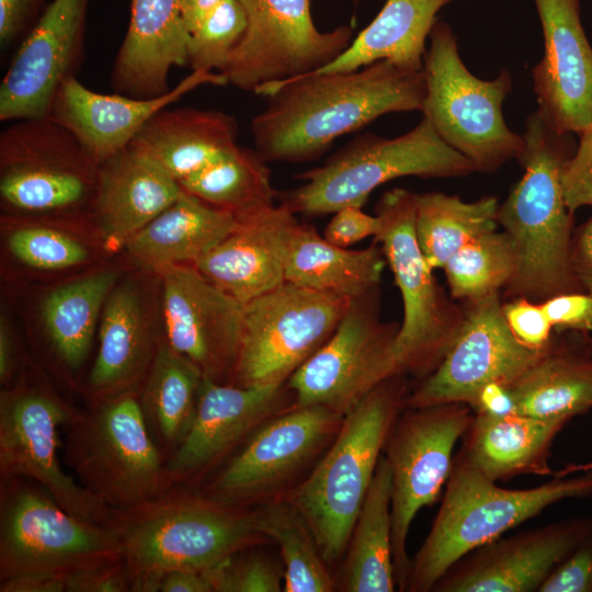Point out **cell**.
I'll return each mask as SVG.
<instances>
[{"label":"cell","instance_id":"52","mask_svg":"<svg viewBox=\"0 0 592 592\" xmlns=\"http://www.w3.org/2000/svg\"><path fill=\"white\" fill-rule=\"evenodd\" d=\"M570 262L582 289L592 295V216L573 229Z\"/></svg>","mask_w":592,"mask_h":592},{"label":"cell","instance_id":"10","mask_svg":"<svg viewBox=\"0 0 592 592\" xmlns=\"http://www.w3.org/2000/svg\"><path fill=\"white\" fill-rule=\"evenodd\" d=\"M423 58L422 114L437 135L466 157L475 171L493 173L523 150V137L505 124L502 104L512 90L506 69L492 80L473 75L463 62L452 27L437 21Z\"/></svg>","mask_w":592,"mask_h":592},{"label":"cell","instance_id":"27","mask_svg":"<svg viewBox=\"0 0 592 592\" xmlns=\"http://www.w3.org/2000/svg\"><path fill=\"white\" fill-rule=\"evenodd\" d=\"M182 192L174 178L132 145L101 162L91 220L104 249H124Z\"/></svg>","mask_w":592,"mask_h":592},{"label":"cell","instance_id":"28","mask_svg":"<svg viewBox=\"0 0 592 592\" xmlns=\"http://www.w3.org/2000/svg\"><path fill=\"white\" fill-rule=\"evenodd\" d=\"M190 32L180 0H130V16L111 72L116 93L137 99L171 90L173 67L187 66Z\"/></svg>","mask_w":592,"mask_h":592},{"label":"cell","instance_id":"55","mask_svg":"<svg viewBox=\"0 0 592 592\" xmlns=\"http://www.w3.org/2000/svg\"><path fill=\"white\" fill-rule=\"evenodd\" d=\"M161 592H214L207 571L180 570L167 573L160 583Z\"/></svg>","mask_w":592,"mask_h":592},{"label":"cell","instance_id":"23","mask_svg":"<svg viewBox=\"0 0 592 592\" xmlns=\"http://www.w3.org/2000/svg\"><path fill=\"white\" fill-rule=\"evenodd\" d=\"M544 54L532 69L538 113L561 135L592 125V47L581 23L580 0H533Z\"/></svg>","mask_w":592,"mask_h":592},{"label":"cell","instance_id":"20","mask_svg":"<svg viewBox=\"0 0 592 592\" xmlns=\"http://www.w3.org/2000/svg\"><path fill=\"white\" fill-rule=\"evenodd\" d=\"M90 0H53L21 42L0 84V121L50 115L59 88L84 58Z\"/></svg>","mask_w":592,"mask_h":592},{"label":"cell","instance_id":"43","mask_svg":"<svg viewBox=\"0 0 592 592\" xmlns=\"http://www.w3.org/2000/svg\"><path fill=\"white\" fill-rule=\"evenodd\" d=\"M247 29L246 11L239 0H223L190 32L187 66L192 71L218 72Z\"/></svg>","mask_w":592,"mask_h":592},{"label":"cell","instance_id":"30","mask_svg":"<svg viewBox=\"0 0 592 592\" xmlns=\"http://www.w3.org/2000/svg\"><path fill=\"white\" fill-rule=\"evenodd\" d=\"M121 278L116 269H101L65 282L43 299L42 320L53 369L81 389L105 300Z\"/></svg>","mask_w":592,"mask_h":592},{"label":"cell","instance_id":"1","mask_svg":"<svg viewBox=\"0 0 592 592\" xmlns=\"http://www.w3.org/2000/svg\"><path fill=\"white\" fill-rule=\"evenodd\" d=\"M266 106L250 130L265 161L300 163L319 158L344 134L392 112L423 110V70L380 60L343 72H312L260 89Z\"/></svg>","mask_w":592,"mask_h":592},{"label":"cell","instance_id":"14","mask_svg":"<svg viewBox=\"0 0 592 592\" xmlns=\"http://www.w3.org/2000/svg\"><path fill=\"white\" fill-rule=\"evenodd\" d=\"M351 300L284 282L243 304V334L230 383H286L330 339Z\"/></svg>","mask_w":592,"mask_h":592},{"label":"cell","instance_id":"32","mask_svg":"<svg viewBox=\"0 0 592 592\" xmlns=\"http://www.w3.org/2000/svg\"><path fill=\"white\" fill-rule=\"evenodd\" d=\"M237 137L235 117L223 111L168 106L145 124L130 145L180 182L235 149Z\"/></svg>","mask_w":592,"mask_h":592},{"label":"cell","instance_id":"25","mask_svg":"<svg viewBox=\"0 0 592 592\" xmlns=\"http://www.w3.org/2000/svg\"><path fill=\"white\" fill-rule=\"evenodd\" d=\"M203 84L224 82L217 72L192 71L169 92L137 99L99 93L72 77L59 88L49 116L71 130L100 164L129 146L153 115Z\"/></svg>","mask_w":592,"mask_h":592},{"label":"cell","instance_id":"39","mask_svg":"<svg viewBox=\"0 0 592 592\" xmlns=\"http://www.w3.org/2000/svg\"><path fill=\"white\" fill-rule=\"evenodd\" d=\"M415 236L420 249L434 269H442L463 246L497 229L499 201L487 195L464 202L441 192L414 193Z\"/></svg>","mask_w":592,"mask_h":592},{"label":"cell","instance_id":"35","mask_svg":"<svg viewBox=\"0 0 592 592\" xmlns=\"http://www.w3.org/2000/svg\"><path fill=\"white\" fill-rule=\"evenodd\" d=\"M387 265L377 241L362 250L338 247L309 224L298 223L288 250L285 282L356 298L379 286Z\"/></svg>","mask_w":592,"mask_h":592},{"label":"cell","instance_id":"17","mask_svg":"<svg viewBox=\"0 0 592 592\" xmlns=\"http://www.w3.org/2000/svg\"><path fill=\"white\" fill-rule=\"evenodd\" d=\"M343 419L319 405L272 415L200 491L239 508L266 502L328 448Z\"/></svg>","mask_w":592,"mask_h":592},{"label":"cell","instance_id":"26","mask_svg":"<svg viewBox=\"0 0 592 592\" xmlns=\"http://www.w3.org/2000/svg\"><path fill=\"white\" fill-rule=\"evenodd\" d=\"M296 214L282 204L239 220L238 227L193 266L246 304L285 282Z\"/></svg>","mask_w":592,"mask_h":592},{"label":"cell","instance_id":"49","mask_svg":"<svg viewBox=\"0 0 592 592\" xmlns=\"http://www.w3.org/2000/svg\"><path fill=\"white\" fill-rule=\"evenodd\" d=\"M555 332L592 333V295L585 292L563 293L543 303Z\"/></svg>","mask_w":592,"mask_h":592},{"label":"cell","instance_id":"48","mask_svg":"<svg viewBox=\"0 0 592 592\" xmlns=\"http://www.w3.org/2000/svg\"><path fill=\"white\" fill-rule=\"evenodd\" d=\"M538 592H592V533L549 574Z\"/></svg>","mask_w":592,"mask_h":592},{"label":"cell","instance_id":"31","mask_svg":"<svg viewBox=\"0 0 592 592\" xmlns=\"http://www.w3.org/2000/svg\"><path fill=\"white\" fill-rule=\"evenodd\" d=\"M588 334L555 332L539 357L508 388L515 413L565 419L592 408V352Z\"/></svg>","mask_w":592,"mask_h":592},{"label":"cell","instance_id":"16","mask_svg":"<svg viewBox=\"0 0 592 592\" xmlns=\"http://www.w3.org/2000/svg\"><path fill=\"white\" fill-rule=\"evenodd\" d=\"M400 323L380 319L379 286L353 298L330 339L287 379L294 406L319 405L345 415L392 376Z\"/></svg>","mask_w":592,"mask_h":592},{"label":"cell","instance_id":"58","mask_svg":"<svg viewBox=\"0 0 592 592\" xmlns=\"http://www.w3.org/2000/svg\"><path fill=\"white\" fill-rule=\"evenodd\" d=\"M587 340H588L589 348H590V350H591V352H592V335H591V334H588Z\"/></svg>","mask_w":592,"mask_h":592},{"label":"cell","instance_id":"59","mask_svg":"<svg viewBox=\"0 0 592 592\" xmlns=\"http://www.w3.org/2000/svg\"><path fill=\"white\" fill-rule=\"evenodd\" d=\"M362 0H353L355 4L360 3Z\"/></svg>","mask_w":592,"mask_h":592},{"label":"cell","instance_id":"51","mask_svg":"<svg viewBox=\"0 0 592 592\" xmlns=\"http://www.w3.org/2000/svg\"><path fill=\"white\" fill-rule=\"evenodd\" d=\"M46 0H0V46L24 39L45 10Z\"/></svg>","mask_w":592,"mask_h":592},{"label":"cell","instance_id":"29","mask_svg":"<svg viewBox=\"0 0 592 592\" xmlns=\"http://www.w3.org/2000/svg\"><path fill=\"white\" fill-rule=\"evenodd\" d=\"M569 421L520 413H475L454 458L492 481L521 475L550 476L553 443Z\"/></svg>","mask_w":592,"mask_h":592},{"label":"cell","instance_id":"21","mask_svg":"<svg viewBox=\"0 0 592 592\" xmlns=\"http://www.w3.org/2000/svg\"><path fill=\"white\" fill-rule=\"evenodd\" d=\"M592 533V517H568L501 536L459 558L434 592H538L549 574Z\"/></svg>","mask_w":592,"mask_h":592},{"label":"cell","instance_id":"2","mask_svg":"<svg viewBox=\"0 0 592 592\" xmlns=\"http://www.w3.org/2000/svg\"><path fill=\"white\" fill-rule=\"evenodd\" d=\"M130 574V592H157L172 571H207L267 539L254 510L213 499L190 486H172L141 503L109 509Z\"/></svg>","mask_w":592,"mask_h":592},{"label":"cell","instance_id":"53","mask_svg":"<svg viewBox=\"0 0 592 592\" xmlns=\"http://www.w3.org/2000/svg\"><path fill=\"white\" fill-rule=\"evenodd\" d=\"M0 592H66V574L31 572L0 580Z\"/></svg>","mask_w":592,"mask_h":592},{"label":"cell","instance_id":"5","mask_svg":"<svg viewBox=\"0 0 592 592\" xmlns=\"http://www.w3.org/2000/svg\"><path fill=\"white\" fill-rule=\"evenodd\" d=\"M592 497V471L506 489L454 460L440 509L410 559L406 591L430 592L459 558L567 499Z\"/></svg>","mask_w":592,"mask_h":592},{"label":"cell","instance_id":"22","mask_svg":"<svg viewBox=\"0 0 592 592\" xmlns=\"http://www.w3.org/2000/svg\"><path fill=\"white\" fill-rule=\"evenodd\" d=\"M289 402L294 405V397L286 383L240 386L203 378L191 429L164 463L168 487H193Z\"/></svg>","mask_w":592,"mask_h":592},{"label":"cell","instance_id":"42","mask_svg":"<svg viewBox=\"0 0 592 592\" xmlns=\"http://www.w3.org/2000/svg\"><path fill=\"white\" fill-rule=\"evenodd\" d=\"M4 221L10 254L30 269L64 271L83 265L91 257L82 240L59 226L65 220L5 216Z\"/></svg>","mask_w":592,"mask_h":592},{"label":"cell","instance_id":"37","mask_svg":"<svg viewBox=\"0 0 592 592\" xmlns=\"http://www.w3.org/2000/svg\"><path fill=\"white\" fill-rule=\"evenodd\" d=\"M391 526V476L383 454L352 530L342 571L343 591L396 590Z\"/></svg>","mask_w":592,"mask_h":592},{"label":"cell","instance_id":"9","mask_svg":"<svg viewBox=\"0 0 592 592\" xmlns=\"http://www.w3.org/2000/svg\"><path fill=\"white\" fill-rule=\"evenodd\" d=\"M13 122L0 134V200L7 216L91 219L100 164L50 116Z\"/></svg>","mask_w":592,"mask_h":592},{"label":"cell","instance_id":"34","mask_svg":"<svg viewBox=\"0 0 592 592\" xmlns=\"http://www.w3.org/2000/svg\"><path fill=\"white\" fill-rule=\"evenodd\" d=\"M452 1L386 0L375 19L349 47L315 72L353 71L380 60L409 70H422L425 41L437 22V12Z\"/></svg>","mask_w":592,"mask_h":592},{"label":"cell","instance_id":"40","mask_svg":"<svg viewBox=\"0 0 592 592\" xmlns=\"http://www.w3.org/2000/svg\"><path fill=\"white\" fill-rule=\"evenodd\" d=\"M260 532L280 547L285 592H329L334 588L328 563L299 512L285 499L254 510Z\"/></svg>","mask_w":592,"mask_h":592},{"label":"cell","instance_id":"13","mask_svg":"<svg viewBox=\"0 0 592 592\" xmlns=\"http://www.w3.org/2000/svg\"><path fill=\"white\" fill-rule=\"evenodd\" d=\"M474 415L464 402L405 408L387 437L384 456L391 476V544L399 591L407 588L411 523L422 508L436 501L446 485L454 447Z\"/></svg>","mask_w":592,"mask_h":592},{"label":"cell","instance_id":"38","mask_svg":"<svg viewBox=\"0 0 592 592\" xmlns=\"http://www.w3.org/2000/svg\"><path fill=\"white\" fill-rule=\"evenodd\" d=\"M266 163L255 149L237 146L179 184L184 192L242 220L274 206L277 191Z\"/></svg>","mask_w":592,"mask_h":592},{"label":"cell","instance_id":"19","mask_svg":"<svg viewBox=\"0 0 592 592\" xmlns=\"http://www.w3.org/2000/svg\"><path fill=\"white\" fill-rule=\"evenodd\" d=\"M156 275L164 340L204 378L230 383L243 334V304L193 265L168 266Z\"/></svg>","mask_w":592,"mask_h":592},{"label":"cell","instance_id":"44","mask_svg":"<svg viewBox=\"0 0 592 592\" xmlns=\"http://www.w3.org/2000/svg\"><path fill=\"white\" fill-rule=\"evenodd\" d=\"M250 548L236 553L207 570L214 592H278L282 590V567L267 556L249 551Z\"/></svg>","mask_w":592,"mask_h":592},{"label":"cell","instance_id":"7","mask_svg":"<svg viewBox=\"0 0 592 592\" xmlns=\"http://www.w3.org/2000/svg\"><path fill=\"white\" fill-rule=\"evenodd\" d=\"M473 172L470 161L422 116L415 127L395 138L355 137L322 166L300 173L303 184L277 192L276 198L296 215L316 217L348 205L362 207L375 189L401 177L457 178Z\"/></svg>","mask_w":592,"mask_h":592},{"label":"cell","instance_id":"56","mask_svg":"<svg viewBox=\"0 0 592 592\" xmlns=\"http://www.w3.org/2000/svg\"><path fill=\"white\" fill-rule=\"evenodd\" d=\"M223 0H180L182 15L189 32Z\"/></svg>","mask_w":592,"mask_h":592},{"label":"cell","instance_id":"15","mask_svg":"<svg viewBox=\"0 0 592 592\" xmlns=\"http://www.w3.org/2000/svg\"><path fill=\"white\" fill-rule=\"evenodd\" d=\"M247 29L217 72L225 84L255 93L270 84L315 72L338 58L353 41L342 25L320 32L310 0H239Z\"/></svg>","mask_w":592,"mask_h":592},{"label":"cell","instance_id":"45","mask_svg":"<svg viewBox=\"0 0 592 592\" xmlns=\"http://www.w3.org/2000/svg\"><path fill=\"white\" fill-rule=\"evenodd\" d=\"M502 312L513 335L532 350L545 349L555 333L540 303L516 297L502 303Z\"/></svg>","mask_w":592,"mask_h":592},{"label":"cell","instance_id":"47","mask_svg":"<svg viewBox=\"0 0 592 592\" xmlns=\"http://www.w3.org/2000/svg\"><path fill=\"white\" fill-rule=\"evenodd\" d=\"M130 574L118 557L66 574V592H130Z\"/></svg>","mask_w":592,"mask_h":592},{"label":"cell","instance_id":"33","mask_svg":"<svg viewBox=\"0 0 592 592\" xmlns=\"http://www.w3.org/2000/svg\"><path fill=\"white\" fill-rule=\"evenodd\" d=\"M239 225L230 212L186 192L139 230L124 250L153 274L173 265H194Z\"/></svg>","mask_w":592,"mask_h":592},{"label":"cell","instance_id":"18","mask_svg":"<svg viewBox=\"0 0 592 592\" xmlns=\"http://www.w3.org/2000/svg\"><path fill=\"white\" fill-rule=\"evenodd\" d=\"M463 327L440 365L409 390L405 408L464 402L493 383L510 386L542 354L522 344L502 312L501 293L462 304Z\"/></svg>","mask_w":592,"mask_h":592},{"label":"cell","instance_id":"36","mask_svg":"<svg viewBox=\"0 0 592 592\" xmlns=\"http://www.w3.org/2000/svg\"><path fill=\"white\" fill-rule=\"evenodd\" d=\"M203 378L200 369L162 337L138 397L144 420L164 463L191 429Z\"/></svg>","mask_w":592,"mask_h":592},{"label":"cell","instance_id":"6","mask_svg":"<svg viewBox=\"0 0 592 592\" xmlns=\"http://www.w3.org/2000/svg\"><path fill=\"white\" fill-rule=\"evenodd\" d=\"M62 433V460L106 508H128L169 488L138 392L88 400L76 408Z\"/></svg>","mask_w":592,"mask_h":592},{"label":"cell","instance_id":"11","mask_svg":"<svg viewBox=\"0 0 592 592\" xmlns=\"http://www.w3.org/2000/svg\"><path fill=\"white\" fill-rule=\"evenodd\" d=\"M118 557L119 544L106 525L69 513L33 480H0V580L68 574Z\"/></svg>","mask_w":592,"mask_h":592},{"label":"cell","instance_id":"8","mask_svg":"<svg viewBox=\"0 0 592 592\" xmlns=\"http://www.w3.org/2000/svg\"><path fill=\"white\" fill-rule=\"evenodd\" d=\"M382 246L403 305L392 354L391 373L418 382L429 376L454 344L465 320L462 304L447 296L433 275L415 236L414 193L396 187L376 204Z\"/></svg>","mask_w":592,"mask_h":592},{"label":"cell","instance_id":"54","mask_svg":"<svg viewBox=\"0 0 592 592\" xmlns=\"http://www.w3.org/2000/svg\"><path fill=\"white\" fill-rule=\"evenodd\" d=\"M22 373L13 333L4 315L0 319V383L8 386Z\"/></svg>","mask_w":592,"mask_h":592},{"label":"cell","instance_id":"12","mask_svg":"<svg viewBox=\"0 0 592 592\" xmlns=\"http://www.w3.org/2000/svg\"><path fill=\"white\" fill-rule=\"evenodd\" d=\"M77 407L45 379L25 371L0 394V480L41 485L69 513L105 524L109 508L62 467L60 433Z\"/></svg>","mask_w":592,"mask_h":592},{"label":"cell","instance_id":"46","mask_svg":"<svg viewBox=\"0 0 592 592\" xmlns=\"http://www.w3.org/2000/svg\"><path fill=\"white\" fill-rule=\"evenodd\" d=\"M561 185L571 213L592 207V125L579 134V145L563 166Z\"/></svg>","mask_w":592,"mask_h":592},{"label":"cell","instance_id":"50","mask_svg":"<svg viewBox=\"0 0 592 592\" xmlns=\"http://www.w3.org/2000/svg\"><path fill=\"white\" fill-rule=\"evenodd\" d=\"M378 229L379 219L376 215L366 214L361 206L348 205L333 213L323 237L338 247L349 248L365 238L375 237Z\"/></svg>","mask_w":592,"mask_h":592},{"label":"cell","instance_id":"57","mask_svg":"<svg viewBox=\"0 0 592 592\" xmlns=\"http://www.w3.org/2000/svg\"><path fill=\"white\" fill-rule=\"evenodd\" d=\"M592 471V459L583 464H567L562 469L556 471L553 476L565 477L572 474Z\"/></svg>","mask_w":592,"mask_h":592},{"label":"cell","instance_id":"24","mask_svg":"<svg viewBox=\"0 0 592 592\" xmlns=\"http://www.w3.org/2000/svg\"><path fill=\"white\" fill-rule=\"evenodd\" d=\"M155 319L145 287L121 277L105 300L96 352L81 387L88 400L139 392L163 337Z\"/></svg>","mask_w":592,"mask_h":592},{"label":"cell","instance_id":"41","mask_svg":"<svg viewBox=\"0 0 592 592\" xmlns=\"http://www.w3.org/2000/svg\"><path fill=\"white\" fill-rule=\"evenodd\" d=\"M449 296L465 304L502 289L516 270L513 242L504 231H488L463 246L442 267Z\"/></svg>","mask_w":592,"mask_h":592},{"label":"cell","instance_id":"4","mask_svg":"<svg viewBox=\"0 0 592 592\" xmlns=\"http://www.w3.org/2000/svg\"><path fill=\"white\" fill-rule=\"evenodd\" d=\"M408 376H390L344 415L311 473L285 499L309 526L328 565L340 559L391 428L405 409Z\"/></svg>","mask_w":592,"mask_h":592},{"label":"cell","instance_id":"3","mask_svg":"<svg viewBox=\"0 0 592 592\" xmlns=\"http://www.w3.org/2000/svg\"><path fill=\"white\" fill-rule=\"evenodd\" d=\"M521 135L524 146L516 160L523 175L499 205L497 217L516 254L515 273L501 297L543 303L559 294L584 292L571 267L573 213L561 185L563 166L574 151L571 134L556 133L535 111Z\"/></svg>","mask_w":592,"mask_h":592}]
</instances>
